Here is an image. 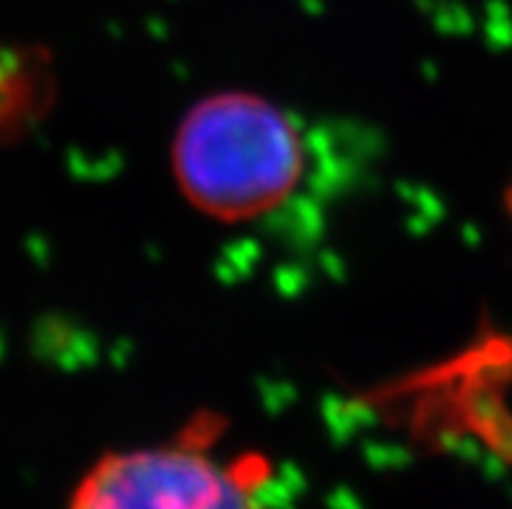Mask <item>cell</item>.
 I'll return each mask as SVG.
<instances>
[{"instance_id": "cell-1", "label": "cell", "mask_w": 512, "mask_h": 509, "mask_svg": "<svg viewBox=\"0 0 512 509\" xmlns=\"http://www.w3.org/2000/svg\"><path fill=\"white\" fill-rule=\"evenodd\" d=\"M172 167L198 211L258 224L289 208L310 174V133L292 112L247 91H221L185 115Z\"/></svg>"}, {"instance_id": "cell-2", "label": "cell", "mask_w": 512, "mask_h": 509, "mask_svg": "<svg viewBox=\"0 0 512 509\" xmlns=\"http://www.w3.org/2000/svg\"><path fill=\"white\" fill-rule=\"evenodd\" d=\"M68 509H255L253 481L193 445L104 455Z\"/></svg>"}, {"instance_id": "cell-3", "label": "cell", "mask_w": 512, "mask_h": 509, "mask_svg": "<svg viewBox=\"0 0 512 509\" xmlns=\"http://www.w3.org/2000/svg\"><path fill=\"white\" fill-rule=\"evenodd\" d=\"M510 213H512V190H510Z\"/></svg>"}]
</instances>
